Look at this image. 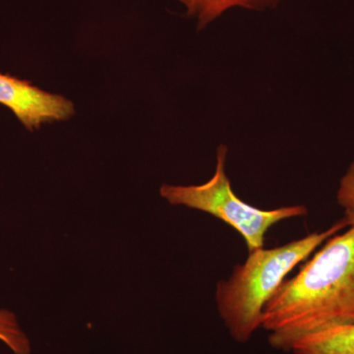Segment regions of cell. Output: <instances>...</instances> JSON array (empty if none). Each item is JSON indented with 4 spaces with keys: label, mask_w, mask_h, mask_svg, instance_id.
Instances as JSON below:
<instances>
[{
    "label": "cell",
    "mask_w": 354,
    "mask_h": 354,
    "mask_svg": "<svg viewBox=\"0 0 354 354\" xmlns=\"http://www.w3.org/2000/svg\"><path fill=\"white\" fill-rule=\"evenodd\" d=\"M228 148L221 144L216 149V167L214 176L201 185L177 186L162 184L160 196L169 204L181 205L205 212L220 218L243 237L249 252L264 247L266 232L279 221L304 216V205L261 209L242 201L234 194L225 172Z\"/></svg>",
    "instance_id": "3"
},
{
    "label": "cell",
    "mask_w": 354,
    "mask_h": 354,
    "mask_svg": "<svg viewBox=\"0 0 354 354\" xmlns=\"http://www.w3.org/2000/svg\"><path fill=\"white\" fill-rule=\"evenodd\" d=\"M283 279L263 309L272 348L290 351L306 335L354 323V225Z\"/></svg>",
    "instance_id": "1"
},
{
    "label": "cell",
    "mask_w": 354,
    "mask_h": 354,
    "mask_svg": "<svg viewBox=\"0 0 354 354\" xmlns=\"http://www.w3.org/2000/svg\"><path fill=\"white\" fill-rule=\"evenodd\" d=\"M0 104L10 109L29 131L44 123L69 120L75 113L73 102L64 95L46 92L8 74L0 73Z\"/></svg>",
    "instance_id": "4"
},
{
    "label": "cell",
    "mask_w": 354,
    "mask_h": 354,
    "mask_svg": "<svg viewBox=\"0 0 354 354\" xmlns=\"http://www.w3.org/2000/svg\"><path fill=\"white\" fill-rule=\"evenodd\" d=\"M344 218L325 232H314L276 248L249 252L244 264L216 285L218 313L235 342L245 344L262 326L263 309L288 274L301 261L342 228Z\"/></svg>",
    "instance_id": "2"
},
{
    "label": "cell",
    "mask_w": 354,
    "mask_h": 354,
    "mask_svg": "<svg viewBox=\"0 0 354 354\" xmlns=\"http://www.w3.org/2000/svg\"><path fill=\"white\" fill-rule=\"evenodd\" d=\"M0 342L13 354H31L29 337L20 327L15 314L7 309H0Z\"/></svg>",
    "instance_id": "7"
},
{
    "label": "cell",
    "mask_w": 354,
    "mask_h": 354,
    "mask_svg": "<svg viewBox=\"0 0 354 354\" xmlns=\"http://www.w3.org/2000/svg\"><path fill=\"white\" fill-rule=\"evenodd\" d=\"M337 203L344 209L354 208V160L342 177L337 194Z\"/></svg>",
    "instance_id": "8"
},
{
    "label": "cell",
    "mask_w": 354,
    "mask_h": 354,
    "mask_svg": "<svg viewBox=\"0 0 354 354\" xmlns=\"http://www.w3.org/2000/svg\"><path fill=\"white\" fill-rule=\"evenodd\" d=\"M185 8L186 15L203 30L227 11L235 8L249 11H266L277 8L285 0H176Z\"/></svg>",
    "instance_id": "5"
},
{
    "label": "cell",
    "mask_w": 354,
    "mask_h": 354,
    "mask_svg": "<svg viewBox=\"0 0 354 354\" xmlns=\"http://www.w3.org/2000/svg\"><path fill=\"white\" fill-rule=\"evenodd\" d=\"M344 218L348 223V227L354 225V208L344 209Z\"/></svg>",
    "instance_id": "9"
},
{
    "label": "cell",
    "mask_w": 354,
    "mask_h": 354,
    "mask_svg": "<svg viewBox=\"0 0 354 354\" xmlns=\"http://www.w3.org/2000/svg\"><path fill=\"white\" fill-rule=\"evenodd\" d=\"M295 354H354V323L335 326L295 342Z\"/></svg>",
    "instance_id": "6"
}]
</instances>
